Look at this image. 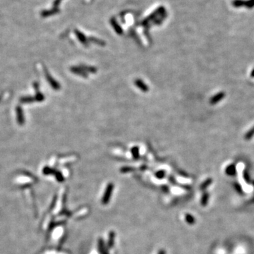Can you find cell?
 Returning a JSON list of instances; mask_svg holds the SVG:
<instances>
[{"label": "cell", "mask_w": 254, "mask_h": 254, "mask_svg": "<svg viewBox=\"0 0 254 254\" xmlns=\"http://www.w3.org/2000/svg\"><path fill=\"white\" fill-rule=\"evenodd\" d=\"M114 190V184L112 183H110L107 186L106 189H105V193H104V195L102 196V203L103 205H106L109 203L110 198L112 196V191Z\"/></svg>", "instance_id": "obj_1"}, {"label": "cell", "mask_w": 254, "mask_h": 254, "mask_svg": "<svg viewBox=\"0 0 254 254\" xmlns=\"http://www.w3.org/2000/svg\"><path fill=\"white\" fill-rule=\"evenodd\" d=\"M45 74L46 76V78H47V81L49 82V83L50 84V85H51V86L52 87L54 90H58L60 88V85H59V83H58L57 81H55L54 79H53V78L52 77L50 74H49V73L47 72V71H45Z\"/></svg>", "instance_id": "obj_2"}, {"label": "cell", "mask_w": 254, "mask_h": 254, "mask_svg": "<svg viewBox=\"0 0 254 254\" xmlns=\"http://www.w3.org/2000/svg\"><path fill=\"white\" fill-rule=\"evenodd\" d=\"M233 4L235 7H241V6L245 4L249 8H251L254 6V0H250L249 1H244L242 0H235Z\"/></svg>", "instance_id": "obj_3"}, {"label": "cell", "mask_w": 254, "mask_h": 254, "mask_svg": "<svg viewBox=\"0 0 254 254\" xmlns=\"http://www.w3.org/2000/svg\"><path fill=\"white\" fill-rule=\"evenodd\" d=\"M59 12V9L58 8H53L52 9H49V10H43L41 12L40 15L42 16V17L46 18L49 17L50 16H52V15L56 14Z\"/></svg>", "instance_id": "obj_4"}, {"label": "cell", "mask_w": 254, "mask_h": 254, "mask_svg": "<svg viewBox=\"0 0 254 254\" xmlns=\"http://www.w3.org/2000/svg\"><path fill=\"white\" fill-rule=\"evenodd\" d=\"M16 116H17V121L20 125H24L25 122V119H24V112L21 107H17L16 108Z\"/></svg>", "instance_id": "obj_5"}, {"label": "cell", "mask_w": 254, "mask_h": 254, "mask_svg": "<svg viewBox=\"0 0 254 254\" xmlns=\"http://www.w3.org/2000/svg\"><path fill=\"white\" fill-rule=\"evenodd\" d=\"M114 241H115V233L114 231H111L109 233V238L108 241V247L109 249H112L114 246Z\"/></svg>", "instance_id": "obj_6"}, {"label": "cell", "mask_w": 254, "mask_h": 254, "mask_svg": "<svg viewBox=\"0 0 254 254\" xmlns=\"http://www.w3.org/2000/svg\"><path fill=\"white\" fill-rule=\"evenodd\" d=\"M110 23H111V25L112 26L113 28L114 29V30H115L118 34L121 35L122 33H123V30H122V28H121L120 26L119 25V24L117 22V21H116L114 18H112L111 21H110Z\"/></svg>", "instance_id": "obj_7"}, {"label": "cell", "mask_w": 254, "mask_h": 254, "mask_svg": "<svg viewBox=\"0 0 254 254\" xmlns=\"http://www.w3.org/2000/svg\"><path fill=\"white\" fill-rule=\"evenodd\" d=\"M98 249L100 254H109L108 253V250H107L106 247H105L104 241L102 239H100L98 240Z\"/></svg>", "instance_id": "obj_8"}, {"label": "cell", "mask_w": 254, "mask_h": 254, "mask_svg": "<svg viewBox=\"0 0 254 254\" xmlns=\"http://www.w3.org/2000/svg\"><path fill=\"white\" fill-rule=\"evenodd\" d=\"M75 33H76V36L78 38V39L80 40L81 42H82L84 45H86L87 44V39L85 38V36L81 31L78 30H75Z\"/></svg>", "instance_id": "obj_9"}, {"label": "cell", "mask_w": 254, "mask_h": 254, "mask_svg": "<svg viewBox=\"0 0 254 254\" xmlns=\"http://www.w3.org/2000/svg\"><path fill=\"white\" fill-rule=\"evenodd\" d=\"M135 83H136V85H137V86L140 89H141L143 91H145V92L148 91V86H147V85H145V84L143 81H142L136 80L135 81Z\"/></svg>", "instance_id": "obj_10"}, {"label": "cell", "mask_w": 254, "mask_h": 254, "mask_svg": "<svg viewBox=\"0 0 254 254\" xmlns=\"http://www.w3.org/2000/svg\"><path fill=\"white\" fill-rule=\"evenodd\" d=\"M209 199V194L208 193H204L202 196L201 200H200V203H201L202 206H207L208 202Z\"/></svg>", "instance_id": "obj_11"}, {"label": "cell", "mask_w": 254, "mask_h": 254, "mask_svg": "<svg viewBox=\"0 0 254 254\" xmlns=\"http://www.w3.org/2000/svg\"><path fill=\"white\" fill-rule=\"evenodd\" d=\"M34 86H35V88H36V99L38 101H40H40H42V100H44V96L42 95V93H41L40 92L39 90H38V84L35 83Z\"/></svg>", "instance_id": "obj_12"}, {"label": "cell", "mask_w": 254, "mask_h": 254, "mask_svg": "<svg viewBox=\"0 0 254 254\" xmlns=\"http://www.w3.org/2000/svg\"><path fill=\"white\" fill-rule=\"evenodd\" d=\"M185 220H186V222H188L190 224H193L196 222V220L194 218V217L193 215H190V214H186V215H185Z\"/></svg>", "instance_id": "obj_13"}, {"label": "cell", "mask_w": 254, "mask_h": 254, "mask_svg": "<svg viewBox=\"0 0 254 254\" xmlns=\"http://www.w3.org/2000/svg\"><path fill=\"white\" fill-rule=\"evenodd\" d=\"M211 183H212V179H208L206 180V181H204L200 185V190H205L209 185L211 184Z\"/></svg>", "instance_id": "obj_14"}, {"label": "cell", "mask_w": 254, "mask_h": 254, "mask_svg": "<svg viewBox=\"0 0 254 254\" xmlns=\"http://www.w3.org/2000/svg\"><path fill=\"white\" fill-rule=\"evenodd\" d=\"M33 100H35V99L31 97H25L21 99V102L23 103H30V102H33Z\"/></svg>", "instance_id": "obj_15"}, {"label": "cell", "mask_w": 254, "mask_h": 254, "mask_svg": "<svg viewBox=\"0 0 254 254\" xmlns=\"http://www.w3.org/2000/svg\"><path fill=\"white\" fill-rule=\"evenodd\" d=\"M164 176H165V172L163 171H159L158 172L156 173V177L159 179L163 178Z\"/></svg>", "instance_id": "obj_16"}, {"label": "cell", "mask_w": 254, "mask_h": 254, "mask_svg": "<svg viewBox=\"0 0 254 254\" xmlns=\"http://www.w3.org/2000/svg\"><path fill=\"white\" fill-rule=\"evenodd\" d=\"M132 152H133V155H134V157L137 158V157H138V149L137 148H134V149L132 150Z\"/></svg>", "instance_id": "obj_17"}, {"label": "cell", "mask_w": 254, "mask_h": 254, "mask_svg": "<svg viewBox=\"0 0 254 254\" xmlns=\"http://www.w3.org/2000/svg\"><path fill=\"white\" fill-rule=\"evenodd\" d=\"M60 2H61L60 0H54V3H53V6H54V8H57V7L59 5Z\"/></svg>", "instance_id": "obj_18"}, {"label": "cell", "mask_w": 254, "mask_h": 254, "mask_svg": "<svg viewBox=\"0 0 254 254\" xmlns=\"http://www.w3.org/2000/svg\"><path fill=\"white\" fill-rule=\"evenodd\" d=\"M229 170H227V173L228 174H233L234 172H235V169L233 167H230L229 169H228Z\"/></svg>", "instance_id": "obj_19"}, {"label": "cell", "mask_w": 254, "mask_h": 254, "mask_svg": "<svg viewBox=\"0 0 254 254\" xmlns=\"http://www.w3.org/2000/svg\"><path fill=\"white\" fill-rule=\"evenodd\" d=\"M236 189H237V190H238L239 191V193H240V194H242V191H241V188H240V186L239 185H236Z\"/></svg>", "instance_id": "obj_20"}, {"label": "cell", "mask_w": 254, "mask_h": 254, "mask_svg": "<svg viewBox=\"0 0 254 254\" xmlns=\"http://www.w3.org/2000/svg\"><path fill=\"white\" fill-rule=\"evenodd\" d=\"M158 254H165V251L164 250H160V251H159Z\"/></svg>", "instance_id": "obj_21"}, {"label": "cell", "mask_w": 254, "mask_h": 254, "mask_svg": "<svg viewBox=\"0 0 254 254\" xmlns=\"http://www.w3.org/2000/svg\"><path fill=\"white\" fill-rule=\"evenodd\" d=\"M60 1H61V0H60Z\"/></svg>", "instance_id": "obj_22"}]
</instances>
